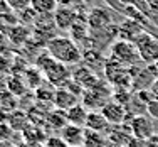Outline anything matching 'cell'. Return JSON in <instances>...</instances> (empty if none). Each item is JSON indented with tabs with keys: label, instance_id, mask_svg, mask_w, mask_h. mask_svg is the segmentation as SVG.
Here are the masks:
<instances>
[{
	"label": "cell",
	"instance_id": "13",
	"mask_svg": "<svg viewBox=\"0 0 158 147\" xmlns=\"http://www.w3.org/2000/svg\"><path fill=\"white\" fill-rule=\"evenodd\" d=\"M88 114H89L88 108H86L82 103H77L76 107L69 108V110L66 112L67 123H71V125H77V127H84L86 120H88Z\"/></svg>",
	"mask_w": 158,
	"mask_h": 147
},
{
	"label": "cell",
	"instance_id": "21",
	"mask_svg": "<svg viewBox=\"0 0 158 147\" xmlns=\"http://www.w3.org/2000/svg\"><path fill=\"white\" fill-rule=\"evenodd\" d=\"M56 86H52L51 83L44 81L39 88L35 90V98L37 101H47V103H54V95H56Z\"/></svg>",
	"mask_w": 158,
	"mask_h": 147
},
{
	"label": "cell",
	"instance_id": "12",
	"mask_svg": "<svg viewBox=\"0 0 158 147\" xmlns=\"http://www.w3.org/2000/svg\"><path fill=\"white\" fill-rule=\"evenodd\" d=\"M22 137L25 139V144H32V145H40L42 142L47 140L49 135L44 132V129L40 125H34L29 123L24 130H22Z\"/></svg>",
	"mask_w": 158,
	"mask_h": 147
},
{
	"label": "cell",
	"instance_id": "4",
	"mask_svg": "<svg viewBox=\"0 0 158 147\" xmlns=\"http://www.w3.org/2000/svg\"><path fill=\"white\" fill-rule=\"evenodd\" d=\"M130 130H131L133 139H138V140H143V142H146L150 137L155 135L153 122L146 115H135L133 118H131Z\"/></svg>",
	"mask_w": 158,
	"mask_h": 147
},
{
	"label": "cell",
	"instance_id": "15",
	"mask_svg": "<svg viewBox=\"0 0 158 147\" xmlns=\"http://www.w3.org/2000/svg\"><path fill=\"white\" fill-rule=\"evenodd\" d=\"M7 123H9L10 125V129H12L14 132L15 130H24L25 127L29 125V123H31V120H29V115L25 114L24 110H14L12 114L9 115V120H7Z\"/></svg>",
	"mask_w": 158,
	"mask_h": 147
},
{
	"label": "cell",
	"instance_id": "24",
	"mask_svg": "<svg viewBox=\"0 0 158 147\" xmlns=\"http://www.w3.org/2000/svg\"><path fill=\"white\" fill-rule=\"evenodd\" d=\"M44 147H69V145L64 142L61 135H49L47 140L44 142Z\"/></svg>",
	"mask_w": 158,
	"mask_h": 147
},
{
	"label": "cell",
	"instance_id": "29",
	"mask_svg": "<svg viewBox=\"0 0 158 147\" xmlns=\"http://www.w3.org/2000/svg\"><path fill=\"white\" fill-rule=\"evenodd\" d=\"M15 147H40V145H32V144H19Z\"/></svg>",
	"mask_w": 158,
	"mask_h": 147
},
{
	"label": "cell",
	"instance_id": "26",
	"mask_svg": "<svg viewBox=\"0 0 158 147\" xmlns=\"http://www.w3.org/2000/svg\"><path fill=\"white\" fill-rule=\"evenodd\" d=\"M146 114L152 117L153 120H158V100L150 101L148 107H146Z\"/></svg>",
	"mask_w": 158,
	"mask_h": 147
},
{
	"label": "cell",
	"instance_id": "31",
	"mask_svg": "<svg viewBox=\"0 0 158 147\" xmlns=\"http://www.w3.org/2000/svg\"><path fill=\"white\" fill-rule=\"evenodd\" d=\"M155 68H156V71H158V59H156V63H155Z\"/></svg>",
	"mask_w": 158,
	"mask_h": 147
},
{
	"label": "cell",
	"instance_id": "20",
	"mask_svg": "<svg viewBox=\"0 0 158 147\" xmlns=\"http://www.w3.org/2000/svg\"><path fill=\"white\" fill-rule=\"evenodd\" d=\"M31 7L39 16H47V14L56 12L57 3H56V0H31Z\"/></svg>",
	"mask_w": 158,
	"mask_h": 147
},
{
	"label": "cell",
	"instance_id": "33",
	"mask_svg": "<svg viewBox=\"0 0 158 147\" xmlns=\"http://www.w3.org/2000/svg\"><path fill=\"white\" fill-rule=\"evenodd\" d=\"M0 2H2V0H0Z\"/></svg>",
	"mask_w": 158,
	"mask_h": 147
},
{
	"label": "cell",
	"instance_id": "14",
	"mask_svg": "<svg viewBox=\"0 0 158 147\" xmlns=\"http://www.w3.org/2000/svg\"><path fill=\"white\" fill-rule=\"evenodd\" d=\"M7 36H9V39L12 44H15V46H24L29 41V37H31V31L27 29V25L17 24V25H14V27L9 29Z\"/></svg>",
	"mask_w": 158,
	"mask_h": 147
},
{
	"label": "cell",
	"instance_id": "3",
	"mask_svg": "<svg viewBox=\"0 0 158 147\" xmlns=\"http://www.w3.org/2000/svg\"><path fill=\"white\" fill-rule=\"evenodd\" d=\"M135 46L138 49V54H140V59L148 65H155L158 59V39L153 34L150 32H143L140 37L136 39Z\"/></svg>",
	"mask_w": 158,
	"mask_h": 147
},
{
	"label": "cell",
	"instance_id": "6",
	"mask_svg": "<svg viewBox=\"0 0 158 147\" xmlns=\"http://www.w3.org/2000/svg\"><path fill=\"white\" fill-rule=\"evenodd\" d=\"M99 112L110 122V125H121L126 118V108L119 105L118 101H108Z\"/></svg>",
	"mask_w": 158,
	"mask_h": 147
},
{
	"label": "cell",
	"instance_id": "19",
	"mask_svg": "<svg viewBox=\"0 0 158 147\" xmlns=\"http://www.w3.org/2000/svg\"><path fill=\"white\" fill-rule=\"evenodd\" d=\"M49 125L52 127V129H56V130H62L64 127L67 125V117H66V112L64 110H52V112H49L47 114V122Z\"/></svg>",
	"mask_w": 158,
	"mask_h": 147
},
{
	"label": "cell",
	"instance_id": "7",
	"mask_svg": "<svg viewBox=\"0 0 158 147\" xmlns=\"http://www.w3.org/2000/svg\"><path fill=\"white\" fill-rule=\"evenodd\" d=\"M111 19L113 16L110 10H106L104 7H94V9H91V12L88 16V24L91 29L99 31V29H106L111 24Z\"/></svg>",
	"mask_w": 158,
	"mask_h": 147
},
{
	"label": "cell",
	"instance_id": "5",
	"mask_svg": "<svg viewBox=\"0 0 158 147\" xmlns=\"http://www.w3.org/2000/svg\"><path fill=\"white\" fill-rule=\"evenodd\" d=\"M52 17H54L56 27L61 31H71L73 25L77 22V14L73 7H57Z\"/></svg>",
	"mask_w": 158,
	"mask_h": 147
},
{
	"label": "cell",
	"instance_id": "10",
	"mask_svg": "<svg viewBox=\"0 0 158 147\" xmlns=\"http://www.w3.org/2000/svg\"><path fill=\"white\" fill-rule=\"evenodd\" d=\"M79 103V96H76L74 93H71L69 90L66 88H57L56 90V95H54V107L57 108V110H64L67 112L69 108L76 107Z\"/></svg>",
	"mask_w": 158,
	"mask_h": 147
},
{
	"label": "cell",
	"instance_id": "30",
	"mask_svg": "<svg viewBox=\"0 0 158 147\" xmlns=\"http://www.w3.org/2000/svg\"><path fill=\"white\" fill-rule=\"evenodd\" d=\"M0 147H9V144H7V142H2V140H0Z\"/></svg>",
	"mask_w": 158,
	"mask_h": 147
},
{
	"label": "cell",
	"instance_id": "22",
	"mask_svg": "<svg viewBox=\"0 0 158 147\" xmlns=\"http://www.w3.org/2000/svg\"><path fill=\"white\" fill-rule=\"evenodd\" d=\"M19 16V22H20L22 25H27V24H35V20H37V17H39V14L35 12V10L32 9V7H29V9H25V10H22V12H19L17 14Z\"/></svg>",
	"mask_w": 158,
	"mask_h": 147
},
{
	"label": "cell",
	"instance_id": "18",
	"mask_svg": "<svg viewBox=\"0 0 158 147\" xmlns=\"http://www.w3.org/2000/svg\"><path fill=\"white\" fill-rule=\"evenodd\" d=\"M44 80H46V78H44L42 71H39L35 66L27 68L25 73H24V81H25V85H27V88H31V90H37L44 83Z\"/></svg>",
	"mask_w": 158,
	"mask_h": 147
},
{
	"label": "cell",
	"instance_id": "27",
	"mask_svg": "<svg viewBox=\"0 0 158 147\" xmlns=\"http://www.w3.org/2000/svg\"><path fill=\"white\" fill-rule=\"evenodd\" d=\"M150 93H152L153 100H158V80H155V83L150 86Z\"/></svg>",
	"mask_w": 158,
	"mask_h": 147
},
{
	"label": "cell",
	"instance_id": "23",
	"mask_svg": "<svg viewBox=\"0 0 158 147\" xmlns=\"http://www.w3.org/2000/svg\"><path fill=\"white\" fill-rule=\"evenodd\" d=\"M5 2L9 3V5L12 7V10L17 14L31 7V0H5Z\"/></svg>",
	"mask_w": 158,
	"mask_h": 147
},
{
	"label": "cell",
	"instance_id": "8",
	"mask_svg": "<svg viewBox=\"0 0 158 147\" xmlns=\"http://www.w3.org/2000/svg\"><path fill=\"white\" fill-rule=\"evenodd\" d=\"M73 80L76 81L77 85L84 90V91H86V90L94 88L98 83H99L98 76L93 73V69H89L88 66H79L77 69L73 73Z\"/></svg>",
	"mask_w": 158,
	"mask_h": 147
},
{
	"label": "cell",
	"instance_id": "28",
	"mask_svg": "<svg viewBox=\"0 0 158 147\" xmlns=\"http://www.w3.org/2000/svg\"><path fill=\"white\" fill-rule=\"evenodd\" d=\"M76 0H56L57 7H73Z\"/></svg>",
	"mask_w": 158,
	"mask_h": 147
},
{
	"label": "cell",
	"instance_id": "32",
	"mask_svg": "<svg viewBox=\"0 0 158 147\" xmlns=\"http://www.w3.org/2000/svg\"><path fill=\"white\" fill-rule=\"evenodd\" d=\"M79 147H84V145H79Z\"/></svg>",
	"mask_w": 158,
	"mask_h": 147
},
{
	"label": "cell",
	"instance_id": "11",
	"mask_svg": "<svg viewBox=\"0 0 158 147\" xmlns=\"http://www.w3.org/2000/svg\"><path fill=\"white\" fill-rule=\"evenodd\" d=\"M84 129L86 130H93V132H99V134H104V132H110L111 130V125H110V122L103 117L101 112H89Z\"/></svg>",
	"mask_w": 158,
	"mask_h": 147
},
{
	"label": "cell",
	"instance_id": "2",
	"mask_svg": "<svg viewBox=\"0 0 158 147\" xmlns=\"http://www.w3.org/2000/svg\"><path fill=\"white\" fill-rule=\"evenodd\" d=\"M111 58L125 68H131L138 61H141L136 46L133 42H130V41H123V39L116 41L111 46Z\"/></svg>",
	"mask_w": 158,
	"mask_h": 147
},
{
	"label": "cell",
	"instance_id": "1",
	"mask_svg": "<svg viewBox=\"0 0 158 147\" xmlns=\"http://www.w3.org/2000/svg\"><path fill=\"white\" fill-rule=\"evenodd\" d=\"M47 52L62 65H77L82 59V52L79 49L77 42L73 41L71 37H62L56 36L47 42Z\"/></svg>",
	"mask_w": 158,
	"mask_h": 147
},
{
	"label": "cell",
	"instance_id": "25",
	"mask_svg": "<svg viewBox=\"0 0 158 147\" xmlns=\"http://www.w3.org/2000/svg\"><path fill=\"white\" fill-rule=\"evenodd\" d=\"M12 135H14V130L10 129L9 123H0V140L7 142V140H10Z\"/></svg>",
	"mask_w": 158,
	"mask_h": 147
},
{
	"label": "cell",
	"instance_id": "17",
	"mask_svg": "<svg viewBox=\"0 0 158 147\" xmlns=\"http://www.w3.org/2000/svg\"><path fill=\"white\" fill-rule=\"evenodd\" d=\"M82 145L84 147H108L110 145V139L104 137V134H99V132L86 130Z\"/></svg>",
	"mask_w": 158,
	"mask_h": 147
},
{
	"label": "cell",
	"instance_id": "9",
	"mask_svg": "<svg viewBox=\"0 0 158 147\" xmlns=\"http://www.w3.org/2000/svg\"><path fill=\"white\" fill-rule=\"evenodd\" d=\"M84 132H86L84 127H77V125L67 123L61 130V137L64 139V142L69 147H79L84 142Z\"/></svg>",
	"mask_w": 158,
	"mask_h": 147
},
{
	"label": "cell",
	"instance_id": "16",
	"mask_svg": "<svg viewBox=\"0 0 158 147\" xmlns=\"http://www.w3.org/2000/svg\"><path fill=\"white\" fill-rule=\"evenodd\" d=\"M5 86H7V90H9V91L12 93V95L15 96V98L24 96L25 91H27V85H25L24 78L17 76V74H12V76L7 78Z\"/></svg>",
	"mask_w": 158,
	"mask_h": 147
}]
</instances>
